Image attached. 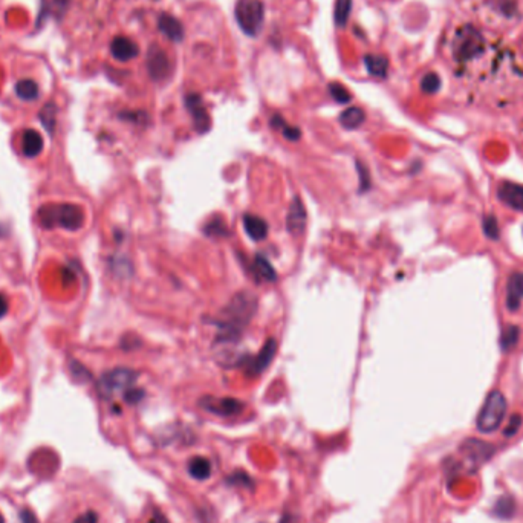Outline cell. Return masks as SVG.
I'll return each instance as SVG.
<instances>
[{"mask_svg":"<svg viewBox=\"0 0 523 523\" xmlns=\"http://www.w3.org/2000/svg\"><path fill=\"white\" fill-rule=\"evenodd\" d=\"M243 228L252 241L260 242L268 236V224L265 219L247 213L243 216Z\"/></svg>","mask_w":523,"mask_h":523,"instance_id":"15","label":"cell"},{"mask_svg":"<svg viewBox=\"0 0 523 523\" xmlns=\"http://www.w3.org/2000/svg\"><path fill=\"white\" fill-rule=\"evenodd\" d=\"M141 345V341L138 337H135V335H124L121 340V348L124 350H134V349H138Z\"/></svg>","mask_w":523,"mask_h":523,"instance_id":"30","label":"cell"},{"mask_svg":"<svg viewBox=\"0 0 523 523\" xmlns=\"http://www.w3.org/2000/svg\"><path fill=\"white\" fill-rule=\"evenodd\" d=\"M37 220L45 230L78 231L85 225V211L76 203H48L38 208Z\"/></svg>","mask_w":523,"mask_h":523,"instance_id":"2","label":"cell"},{"mask_svg":"<svg viewBox=\"0 0 523 523\" xmlns=\"http://www.w3.org/2000/svg\"><path fill=\"white\" fill-rule=\"evenodd\" d=\"M277 341L274 338H268L260 352L256 357L250 358V361H247V375H250V377H257V375L264 373L266 367L273 363Z\"/></svg>","mask_w":523,"mask_h":523,"instance_id":"10","label":"cell"},{"mask_svg":"<svg viewBox=\"0 0 523 523\" xmlns=\"http://www.w3.org/2000/svg\"><path fill=\"white\" fill-rule=\"evenodd\" d=\"M0 523H3V517L2 516H0Z\"/></svg>","mask_w":523,"mask_h":523,"instance_id":"35","label":"cell"},{"mask_svg":"<svg viewBox=\"0 0 523 523\" xmlns=\"http://www.w3.org/2000/svg\"><path fill=\"white\" fill-rule=\"evenodd\" d=\"M138 52H140V49H138V45L134 42V40H130L129 37H115L110 42V54L115 60L118 62H129V60H134L135 57L138 55Z\"/></svg>","mask_w":523,"mask_h":523,"instance_id":"12","label":"cell"},{"mask_svg":"<svg viewBox=\"0 0 523 523\" xmlns=\"http://www.w3.org/2000/svg\"><path fill=\"white\" fill-rule=\"evenodd\" d=\"M350 11H352V0H337L334 11L335 23H337L338 27H345L350 17Z\"/></svg>","mask_w":523,"mask_h":523,"instance_id":"22","label":"cell"},{"mask_svg":"<svg viewBox=\"0 0 523 523\" xmlns=\"http://www.w3.org/2000/svg\"><path fill=\"white\" fill-rule=\"evenodd\" d=\"M199 406L203 408V410H207V412L217 415V416L239 415L245 407V404L242 401H239V399L230 398V396H227V398L203 396L199 401Z\"/></svg>","mask_w":523,"mask_h":523,"instance_id":"7","label":"cell"},{"mask_svg":"<svg viewBox=\"0 0 523 523\" xmlns=\"http://www.w3.org/2000/svg\"><path fill=\"white\" fill-rule=\"evenodd\" d=\"M40 121H42V124L45 126L48 132L52 135L57 122V106L54 103L46 104L42 109V112H40Z\"/></svg>","mask_w":523,"mask_h":523,"instance_id":"24","label":"cell"},{"mask_svg":"<svg viewBox=\"0 0 523 523\" xmlns=\"http://www.w3.org/2000/svg\"><path fill=\"white\" fill-rule=\"evenodd\" d=\"M487 38L473 27H464L456 32L452 42L453 59L461 64L473 63L487 54Z\"/></svg>","mask_w":523,"mask_h":523,"instance_id":"3","label":"cell"},{"mask_svg":"<svg viewBox=\"0 0 523 523\" xmlns=\"http://www.w3.org/2000/svg\"><path fill=\"white\" fill-rule=\"evenodd\" d=\"M8 309H10V303H8V299L5 294L0 292V318H3L8 314Z\"/></svg>","mask_w":523,"mask_h":523,"instance_id":"33","label":"cell"},{"mask_svg":"<svg viewBox=\"0 0 523 523\" xmlns=\"http://www.w3.org/2000/svg\"><path fill=\"white\" fill-rule=\"evenodd\" d=\"M158 28L171 42H181L184 38V27L176 17L170 14H161L158 19Z\"/></svg>","mask_w":523,"mask_h":523,"instance_id":"14","label":"cell"},{"mask_svg":"<svg viewBox=\"0 0 523 523\" xmlns=\"http://www.w3.org/2000/svg\"><path fill=\"white\" fill-rule=\"evenodd\" d=\"M136 380L138 373L135 371L127 369V367H117V369L106 372L100 378V381H98V394L103 398L109 399L115 394H118V392L129 390L134 386Z\"/></svg>","mask_w":523,"mask_h":523,"instance_id":"5","label":"cell"},{"mask_svg":"<svg viewBox=\"0 0 523 523\" xmlns=\"http://www.w3.org/2000/svg\"><path fill=\"white\" fill-rule=\"evenodd\" d=\"M265 19V6L260 0H239L236 3V20L241 29L250 37H256Z\"/></svg>","mask_w":523,"mask_h":523,"instance_id":"4","label":"cell"},{"mask_svg":"<svg viewBox=\"0 0 523 523\" xmlns=\"http://www.w3.org/2000/svg\"><path fill=\"white\" fill-rule=\"evenodd\" d=\"M140 523H173L170 519L167 514L159 510V508H150V511H147L143 519L140 520Z\"/></svg>","mask_w":523,"mask_h":523,"instance_id":"26","label":"cell"},{"mask_svg":"<svg viewBox=\"0 0 523 523\" xmlns=\"http://www.w3.org/2000/svg\"><path fill=\"white\" fill-rule=\"evenodd\" d=\"M357 170L359 175V189H361V192L369 190V187H371L369 170H367L363 162H359V161H357Z\"/></svg>","mask_w":523,"mask_h":523,"instance_id":"29","label":"cell"},{"mask_svg":"<svg viewBox=\"0 0 523 523\" xmlns=\"http://www.w3.org/2000/svg\"><path fill=\"white\" fill-rule=\"evenodd\" d=\"M505 412V398L499 392H493V394L487 398V403L480 410V415L478 418V429L484 433H492L497 430L503 421Z\"/></svg>","mask_w":523,"mask_h":523,"instance_id":"6","label":"cell"},{"mask_svg":"<svg viewBox=\"0 0 523 523\" xmlns=\"http://www.w3.org/2000/svg\"><path fill=\"white\" fill-rule=\"evenodd\" d=\"M329 94L334 100L340 104H346L352 100V95H350L348 89L341 83H338V81H332V83L329 85Z\"/></svg>","mask_w":523,"mask_h":523,"instance_id":"25","label":"cell"},{"mask_svg":"<svg viewBox=\"0 0 523 523\" xmlns=\"http://www.w3.org/2000/svg\"><path fill=\"white\" fill-rule=\"evenodd\" d=\"M185 108H187V110L192 113V118H193L196 130H198L199 134L208 132L210 127H211V120H210L207 108L203 106L201 95L187 94L185 95Z\"/></svg>","mask_w":523,"mask_h":523,"instance_id":"9","label":"cell"},{"mask_svg":"<svg viewBox=\"0 0 523 523\" xmlns=\"http://www.w3.org/2000/svg\"><path fill=\"white\" fill-rule=\"evenodd\" d=\"M439 86H440V80L435 72H430V73H427V76H424V78L421 81V87L426 94L438 92Z\"/></svg>","mask_w":523,"mask_h":523,"instance_id":"28","label":"cell"},{"mask_svg":"<svg viewBox=\"0 0 523 523\" xmlns=\"http://www.w3.org/2000/svg\"><path fill=\"white\" fill-rule=\"evenodd\" d=\"M203 233H206L208 238H225L228 234V228L222 216L211 217L206 224V227H203Z\"/></svg>","mask_w":523,"mask_h":523,"instance_id":"21","label":"cell"},{"mask_svg":"<svg viewBox=\"0 0 523 523\" xmlns=\"http://www.w3.org/2000/svg\"><path fill=\"white\" fill-rule=\"evenodd\" d=\"M364 120H366L364 110L361 108H355V106H354V108H349L345 112H341L340 124L345 129L354 130V129H358L359 126H361Z\"/></svg>","mask_w":523,"mask_h":523,"instance_id":"19","label":"cell"},{"mask_svg":"<svg viewBox=\"0 0 523 523\" xmlns=\"http://www.w3.org/2000/svg\"><path fill=\"white\" fill-rule=\"evenodd\" d=\"M308 224V213H306V207L303 201H301L299 196L292 199L289 203V210L288 215H286V230L289 231L292 236H300L305 231Z\"/></svg>","mask_w":523,"mask_h":523,"instance_id":"11","label":"cell"},{"mask_svg":"<svg viewBox=\"0 0 523 523\" xmlns=\"http://www.w3.org/2000/svg\"><path fill=\"white\" fill-rule=\"evenodd\" d=\"M73 523H98V516L95 511H86L85 514H81Z\"/></svg>","mask_w":523,"mask_h":523,"instance_id":"32","label":"cell"},{"mask_svg":"<svg viewBox=\"0 0 523 523\" xmlns=\"http://www.w3.org/2000/svg\"><path fill=\"white\" fill-rule=\"evenodd\" d=\"M257 310V297L248 291H241L230 300L216 320L217 341L234 343L241 338Z\"/></svg>","mask_w":523,"mask_h":523,"instance_id":"1","label":"cell"},{"mask_svg":"<svg viewBox=\"0 0 523 523\" xmlns=\"http://www.w3.org/2000/svg\"><path fill=\"white\" fill-rule=\"evenodd\" d=\"M20 145H22L23 157L36 158L40 153H42L45 143H43L42 135H40L37 130L27 129V130H23V134H22Z\"/></svg>","mask_w":523,"mask_h":523,"instance_id":"13","label":"cell"},{"mask_svg":"<svg viewBox=\"0 0 523 523\" xmlns=\"http://www.w3.org/2000/svg\"><path fill=\"white\" fill-rule=\"evenodd\" d=\"M143 395H144V392H143V390H140V389H132V387H130L129 390L124 392V399H126V401H127L129 404H136V403H140V401H141V399H143Z\"/></svg>","mask_w":523,"mask_h":523,"instance_id":"31","label":"cell"},{"mask_svg":"<svg viewBox=\"0 0 523 523\" xmlns=\"http://www.w3.org/2000/svg\"><path fill=\"white\" fill-rule=\"evenodd\" d=\"M364 64L367 68V72L373 77H386L387 69H389V60L384 55L377 54H367L364 57Z\"/></svg>","mask_w":523,"mask_h":523,"instance_id":"18","label":"cell"},{"mask_svg":"<svg viewBox=\"0 0 523 523\" xmlns=\"http://www.w3.org/2000/svg\"><path fill=\"white\" fill-rule=\"evenodd\" d=\"M147 71L155 81L166 80L171 72L169 55L159 46H152L147 52Z\"/></svg>","mask_w":523,"mask_h":523,"instance_id":"8","label":"cell"},{"mask_svg":"<svg viewBox=\"0 0 523 523\" xmlns=\"http://www.w3.org/2000/svg\"><path fill=\"white\" fill-rule=\"evenodd\" d=\"M252 275H256L257 280H262V282H275L277 280V273L275 269L273 268V265L269 264L268 259L265 256H260L257 255L255 257V262H252Z\"/></svg>","mask_w":523,"mask_h":523,"instance_id":"16","label":"cell"},{"mask_svg":"<svg viewBox=\"0 0 523 523\" xmlns=\"http://www.w3.org/2000/svg\"><path fill=\"white\" fill-rule=\"evenodd\" d=\"M6 236H8V230H6V227H3L2 224H0V239L6 238Z\"/></svg>","mask_w":523,"mask_h":523,"instance_id":"34","label":"cell"},{"mask_svg":"<svg viewBox=\"0 0 523 523\" xmlns=\"http://www.w3.org/2000/svg\"><path fill=\"white\" fill-rule=\"evenodd\" d=\"M189 470L190 476L196 480H207L211 476V471H213V467H211V462L207 459V457L202 456H196L192 457L189 461Z\"/></svg>","mask_w":523,"mask_h":523,"instance_id":"17","label":"cell"},{"mask_svg":"<svg viewBox=\"0 0 523 523\" xmlns=\"http://www.w3.org/2000/svg\"><path fill=\"white\" fill-rule=\"evenodd\" d=\"M69 369H71L72 377L76 378V380H78V381H87V380L92 378L91 372H89L83 364L78 363L77 359H71V361H69Z\"/></svg>","mask_w":523,"mask_h":523,"instance_id":"27","label":"cell"},{"mask_svg":"<svg viewBox=\"0 0 523 523\" xmlns=\"http://www.w3.org/2000/svg\"><path fill=\"white\" fill-rule=\"evenodd\" d=\"M271 126L274 129H280L283 136L286 138V140H289V141H297L299 138H300V135H301L300 134V129L286 124V121L280 115H274L271 118Z\"/></svg>","mask_w":523,"mask_h":523,"instance_id":"23","label":"cell"},{"mask_svg":"<svg viewBox=\"0 0 523 523\" xmlns=\"http://www.w3.org/2000/svg\"><path fill=\"white\" fill-rule=\"evenodd\" d=\"M15 94L23 101H36L38 98V85L34 80H20L17 85H15Z\"/></svg>","mask_w":523,"mask_h":523,"instance_id":"20","label":"cell"}]
</instances>
